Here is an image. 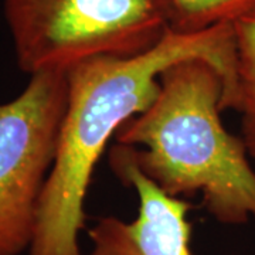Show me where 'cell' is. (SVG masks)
<instances>
[{
    "label": "cell",
    "mask_w": 255,
    "mask_h": 255,
    "mask_svg": "<svg viewBox=\"0 0 255 255\" xmlns=\"http://www.w3.org/2000/svg\"><path fill=\"white\" fill-rule=\"evenodd\" d=\"M186 58H204L224 81L223 111L236 97L233 24L200 33L169 31L152 50L135 57H94L65 71L67 108L53 167L43 191L28 255H82L85 197L111 139L127 121L146 110L159 92V75Z\"/></svg>",
    "instance_id": "1"
},
{
    "label": "cell",
    "mask_w": 255,
    "mask_h": 255,
    "mask_svg": "<svg viewBox=\"0 0 255 255\" xmlns=\"http://www.w3.org/2000/svg\"><path fill=\"white\" fill-rule=\"evenodd\" d=\"M67 95L65 73L47 71L0 104V255L28 253L33 243Z\"/></svg>",
    "instance_id": "4"
},
{
    "label": "cell",
    "mask_w": 255,
    "mask_h": 255,
    "mask_svg": "<svg viewBox=\"0 0 255 255\" xmlns=\"http://www.w3.org/2000/svg\"><path fill=\"white\" fill-rule=\"evenodd\" d=\"M110 164L119 180L135 190L139 210L132 221L114 216L98 220L90 230V255H191L190 206L146 177L129 146L114 143Z\"/></svg>",
    "instance_id": "5"
},
{
    "label": "cell",
    "mask_w": 255,
    "mask_h": 255,
    "mask_svg": "<svg viewBox=\"0 0 255 255\" xmlns=\"http://www.w3.org/2000/svg\"><path fill=\"white\" fill-rule=\"evenodd\" d=\"M236 50V100L241 137L255 159V4L233 23Z\"/></svg>",
    "instance_id": "6"
},
{
    "label": "cell",
    "mask_w": 255,
    "mask_h": 255,
    "mask_svg": "<svg viewBox=\"0 0 255 255\" xmlns=\"http://www.w3.org/2000/svg\"><path fill=\"white\" fill-rule=\"evenodd\" d=\"M224 81L204 58H186L159 75L152 104L127 121L114 143L130 147L140 172L172 197L200 194L214 220L255 219V172L241 136L221 122Z\"/></svg>",
    "instance_id": "2"
},
{
    "label": "cell",
    "mask_w": 255,
    "mask_h": 255,
    "mask_svg": "<svg viewBox=\"0 0 255 255\" xmlns=\"http://www.w3.org/2000/svg\"><path fill=\"white\" fill-rule=\"evenodd\" d=\"M18 68L67 71L94 57H135L172 31L169 0H3Z\"/></svg>",
    "instance_id": "3"
},
{
    "label": "cell",
    "mask_w": 255,
    "mask_h": 255,
    "mask_svg": "<svg viewBox=\"0 0 255 255\" xmlns=\"http://www.w3.org/2000/svg\"><path fill=\"white\" fill-rule=\"evenodd\" d=\"M172 7V30L200 33L233 23L255 4V0H169Z\"/></svg>",
    "instance_id": "7"
}]
</instances>
